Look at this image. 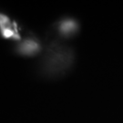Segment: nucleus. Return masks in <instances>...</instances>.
<instances>
[{
    "mask_svg": "<svg viewBox=\"0 0 123 123\" xmlns=\"http://www.w3.org/2000/svg\"><path fill=\"white\" fill-rule=\"evenodd\" d=\"M14 26L6 16L4 14H0V31L6 30V29H13Z\"/></svg>",
    "mask_w": 123,
    "mask_h": 123,
    "instance_id": "obj_3",
    "label": "nucleus"
},
{
    "mask_svg": "<svg viewBox=\"0 0 123 123\" xmlns=\"http://www.w3.org/2000/svg\"><path fill=\"white\" fill-rule=\"evenodd\" d=\"M59 29L64 36H70L77 32L78 24L73 19H65L60 24Z\"/></svg>",
    "mask_w": 123,
    "mask_h": 123,
    "instance_id": "obj_2",
    "label": "nucleus"
},
{
    "mask_svg": "<svg viewBox=\"0 0 123 123\" xmlns=\"http://www.w3.org/2000/svg\"><path fill=\"white\" fill-rule=\"evenodd\" d=\"M39 44L35 40L28 39L24 41L22 44L19 45L18 51L20 54L25 56H33L39 51Z\"/></svg>",
    "mask_w": 123,
    "mask_h": 123,
    "instance_id": "obj_1",
    "label": "nucleus"
}]
</instances>
